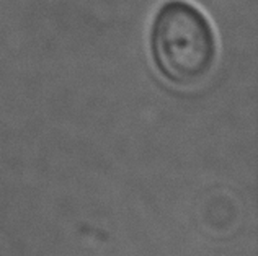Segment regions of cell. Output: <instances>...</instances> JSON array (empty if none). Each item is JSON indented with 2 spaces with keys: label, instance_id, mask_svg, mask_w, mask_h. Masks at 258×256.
Instances as JSON below:
<instances>
[{
  "label": "cell",
  "instance_id": "cell-1",
  "mask_svg": "<svg viewBox=\"0 0 258 256\" xmlns=\"http://www.w3.org/2000/svg\"><path fill=\"white\" fill-rule=\"evenodd\" d=\"M151 51L160 75L172 85H198L213 72L217 39L211 22L186 0H168L154 17Z\"/></svg>",
  "mask_w": 258,
  "mask_h": 256
}]
</instances>
